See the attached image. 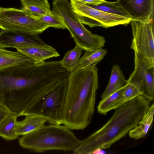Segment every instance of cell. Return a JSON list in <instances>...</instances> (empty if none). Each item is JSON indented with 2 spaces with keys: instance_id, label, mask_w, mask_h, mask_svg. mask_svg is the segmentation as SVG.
Returning a JSON list of instances; mask_svg holds the SVG:
<instances>
[{
  "instance_id": "6da1fadb",
  "label": "cell",
  "mask_w": 154,
  "mask_h": 154,
  "mask_svg": "<svg viewBox=\"0 0 154 154\" xmlns=\"http://www.w3.org/2000/svg\"><path fill=\"white\" fill-rule=\"evenodd\" d=\"M59 61L22 64L0 70V105L18 117L68 79Z\"/></svg>"
},
{
  "instance_id": "7a4b0ae2",
  "label": "cell",
  "mask_w": 154,
  "mask_h": 154,
  "mask_svg": "<svg viewBox=\"0 0 154 154\" xmlns=\"http://www.w3.org/2000/svg\"><path fill=\"white\" fill-rule=\"evenodd\" d=\"M98 86L96 66L78 67L70 73L63 125L76 130L88 126L94 114Z\"/></svg>"
},
{
  "instance_id": "3957f363",
  "label": "cell",
  "mask_w": 154,
  "mask_h": 154,
  "mask_svg": "<svg viewBox=\"0 0 154 154\" xmlns=\"http://www.w3.org/2000/svg\"><path fill=\"white\" fill-rule=\"evenodd\" d=\"M150 102L140 95L116 108L109 120L99 129L81 140L73 153L92 154L98 149L110 148L139 123L150 107Z\"/></svg>"
},
{
  "instance_id": "277c9868",
  "label": "cell",
  "mask_w": 154,
  "mask_h": 154,
  "mask_svg": "<svg viewBox=\"0 0 154 154\" xmlns=\"http://www.w3.org/2000/svg\"><path fill=\"white\" fill-rule=\"evenodd\" d=\"M81 140L63 125H44L19 139L22 147L37 152L50 150L72 152Z\"/></svg>"
},
{
  "instance_id": "5b68a950",
  "label": "cell",
  "mask_w": 154,
  "mask_h": 154,
  "mask_svg": "<svg viewBox=\"0 0 154 154\" xmlns=\"http://www.w3.org/2000/svg\"><path fill=\"white\" fill-rule=\"evenodd\" d=\"M51 13L59 17L69 32L76 45L85 51L102 48L106 41L101 35L94 34L81 23L68 0H53Z\"/></svg>"
},
{
  "instance_id": "8992f818",
  "label": "cell",
  "mask_w": 154,
  "mask_h": 154,
  "mask_svg": "<svg viewBox=\"0 0 154 154\" xmlns=\"http://www.w3.org/2000/svg\"><path fill=\"white\" fill-rule=\"evenodd\" d=\"M68 85V79L39 99L24 116H36L50 124L63 125Z\"/></svg>"
},
{
  "instance_id": "52a82bcc",
  "label": "cell",
  "mask_w": 154,
  "mask_h": 154,
  "mask_svg": "<svg viewBox=\"0 0 154 154\" xmlns=\"http://www.w3.org/2000/svg\"><path fill=\"white\" fill-rule=\"evenodd\" d=\"M50 26L24 10L0 7V29L38 35Z\"/></svg>"
},
{
  "instance_id": "ba28073f",
  "label": "cell",
  "mask_w": 154,
  "mask_h": 154,
  "mask_svg": "<svg viewBox=\"0 0 154 154\" xmlns=\"http://www.w3.org/2000/svg\"><path fill=\"white\" fill-rule=\"evenodd\" d=\"M133 38L131 46L134 57L143 61L149 67L154 66L153 21L145 23L131 20Z\"/></svg>"
},
{
  "instance_id": "9c48e42d",
  "label": "cell",
  "mask_w": 154,
  "mask_h": 154,
  "mask_svg": "<svg viewBox=\"0 0 154 154\" xmlns=\"http://www.w3.org/2000/svg\"><path fill=\"white\" fill-rule=\"evenodd\" d=\"M70 2L73 10L78 15L81 23L91 28L127 26L131 20L130 18L100 11L79 0H70Z\"/></svg>"
},
{
  "instance_id": "30bf717a",
  "label": "cell",
  "mask_w": 154,
  "mask_h": 154,
  "mask_svg": "<svg viewBox=\"0 0 154 154\" xmlns=\"http://www.w3.org/2000/svg\"><path fill=\"white\" fill-rule=\"evenodd\" d=\"M135 67L127 82L132 83L143 91L142 95L150 101L154 97V66L149 67L142 60L134 57Z\"/></svg>"
},
{
  "instance_id": "8fae6325",
  "label": "cell",
  "mask_w": 154,
  "mask_h": 154,
  "mask_svg": "<svg viewBox=\"0 0 154 154\" xmlns=\"http://www.w3.org/2000/svg\"><path fill=\"white\" fill-rule=\"evenodd\" d=\"M45 44L38 35L18 31L1 30L0 48H17L31 46H45Z\"/></svg>"
},
{
  "instance_id": "7c38bea8",
  "label": "cell",
  "mask_w": 154,
  "mask_h": 154,
  "mask_svg": "<svg viewBox=\"0 0 154 154\" xmlns=\"http://www.w3.org/2000/svg\"><path fill=\"white\" fill-rule=\"evenodd\" d=\"M119 6L131 20L148 23L153 21L154 0H117Z\"/></svg>"
},
{
  "instance_id": "4fadbf2b",
  "label": "cell",
  "mask_w": 154,
  "mask_h": 154,
  "mask_svg": "<svg viewBox=\"0 0 154 154\" xmlns=\"http://www.w3.org/2000/svg\"><path fill=\"white\" fill-rule=\"evenodd\" d=\"M17 51L22 52L30 57L35 63L45 61L49 58L57 57L60 54L52 47L31 46L17 48Z\"/></svg>"
},
{
  "instance_id": "5bb4252c",
  "label": "cell",
  "mask_w": 154,
  "mask_h": 154,
  "mask_svg": "<svg viewBox=\"0 0 154 154\" xmlns=\"http://www.w3.org/2000/svg\"><path fill=\"white\" fill-rule=\"evenodd\" d=\"M35 62L33 59L22 52L8 51L0 48V70L17 65Z\"/></svg>"
},
{
  "instance_id": "9a60e30c",
  "label": "cell",
  "mask_w": 154,
  "mask_h": 154,
  "mask_svg": "<svg viewBox=\"0 0 154 154\" xmlns=\"http://www.w3.org/2000/svg\"><path fill=\"white\" fill-rule=\"evenodd\" d=\"M154 112V104L153 103L139 123L129 132L130 137L138 139L146 135L153 121Z\"/></svg>"
},
{
  "instance_id": "2e32d148",
  "label": "cell",
  "mask_w": 154,
  "mask_h": 154,
  "mask_svg": "<svg viewBox=\"0 0 154 154\" xmlns=\"http://www.w3.org/2000/svg\"><path fill=\"white\" fill-rule=\"evenodd\" d=\"M44 119L34 115L26 116L25 119L16 123V131L17 135H24L36 130L46 122Z\"/></svg>"
},
{
  "instance_id": "e0dca14e",
  "label": "cell",
  "mask_w": 154,
  "mask_h": 154,
  "mask_svg": "<svg viewBox=\"0 0 154 154\" xmlns=\"http://www.w3.org/2000/svg\"><path fill=\"white\" fill-rule=\"evenodd\" d=\"M127 83V80L120 67L113 65L109 83L101 98L103 99L115 92Z\"/></svg>"
},
{
  "instance_id": "ac0fdd59",
  "label": "cell",
  "mask_w": 154,
  "mask_h": 154,
  "mask_svg": "<svg viewBox=\"0 0 154 154\" xmlns=\"http://www.w3.org/2000/svg\"><path fill=\"white\" fill-rule=\"evenodd\" d=\"M83 50L77 45L65 54L63 59L59 61L62 66L69 73L79 67L81 56Z\"/></svg>"
},
{
  "instance_id": "d6986e66",
  "label": "cell",
  "mask_w": 154,
  "mask_h": 154,
  "mask_svg": "<svg viewBox=\"0 0 154 154\" xmlns=\"http://www.w3.org/2000/svg\"><path fill=\"white\" fill-rule=\"evenodd\" d=\"M18 116L10 114L0 125V136L8 140L17 139L19 136L17 134L16 123Z\"/></svg>"
},
{
  "instance_id": "ffe728a7",
  "label": "cell",
  "mask_w": 154,
  "mask_h": 154,
  "mask_svg": "<svg viewBox=\"0 0 154 154\" xmlns=\"http://www.w3.org/2000/svg\"><path fill=\"white\" fill-rule=\"evenodd\" d=\"M107 50L102 48L91 51H86L84 55L80 58L79 67H85L96 66L105 57Z\"/></svg>"
},
{
  "instance_id": "44dd1931",
  "label": "cell",
  "mask_w": 154,
  "mask_h": 154,
  "mask_svg": "<svg viewBox=\"0 0 154 154\" xmlns=\"http://www.w3.org/2000/svg\"><path fill=\"white\" fill-rule=\"evenodd\" d=\"M142 94V91L138 87L132 83L127 82L121 96L112 107L111 110L115 109L126 102Z\"/></svg>"
},
{
  "instance_id": "7402d4cb",
  "label": "cell",
  "mask_w": 154,
  "mask_h": 154,
  "mask_svg": "<svg viewBox=\"0 0 154 154\" xmlns=\"http://www.w3.org/2000/svg\"><path fill=\"white\" fill-rule=\"evenodd\" d=\"M126 84L108 97L102 99L97 106V112L99 113L105 115L111 110L112 107L121 96Z\"/></svg>"
},
{
  "instance_id": "603a6c76",
  "label": "cell",
  "mask_w": 154,
  "mask_h": 154,
  "mask_svg": "<svg viewBox=\"0 0 154 154\" xmlns=\"http://www.w3.org/2000/svg\"><path fill=\"white\" fill-rule=\"evenodd\" d=\"M88 5L94 8L106 13L130 18L129 15L119 6L117 1L108 2L106 1L97 5Z\"/></svg>"
},
{
  "instance_id": "cb8c5ba5",
  "label": "cell",
  "mask_w": 154,
  "mask_h": 154,
  "mask_svg": "<svg viewBox=\"0 0 154 154\" xmlns=\"http://www.w3.org/2000/svg\"><path fill=\"white\" fill-rule=\"evenodd\" d=\"M38 20L49 25L50 27L65 29V26L57 15L51 13L37 18Z\"/></svg>"
},
{
  "instance_id": "d4e9b609",
  "label": "cell",
  "mask_w": 154,
  "mask_h": 154,
  "mask_svg": "<svg viewBox=\"0 0 154 154\" xmlns=\"http://www.w3.org/2000/svg\"><path fill=\"white\" fill-rule=\"evenodd\" d=\"M21 9L24 10L29 14L35 18L51 12L50 9L33 5L22 6Z\"/></svg>"
},
{
  "instance_id": "484cf974",
  "label": "cell",
  "mask_w": 154,
  "mask_h": 154,
  "mask_svg": "<svg viewBox=\"0 0 154 154\" xmlns=\"http://www.w3.org/2000/svg\"><path fill=\"white\" fill-rule=\"evenodd\" d=\"M22 6L28 5H37L50 9L47 0H20Z\"/></svg>"
},
{
  "instance_id": "4316f807",
  "label": "cell",
  "mask_w": 154,
  "mask_h": 154,
  "mask_svg": "<svg viewBox=\"0 0 154 154\" xmlns=\"http://www.w3.org/2000/svg\"><path fill=\"white\" fill-rule=\"evenodd\" d=\"M10 114L8 111L0 105V125Z\"/></svg>"
},
{
  "instance_id": "83f0119b",
  "label": "cell",
  "mask_w": 154,
  "mask_h": 154,
  "mask_svg": "<svg viewBox=\"0 0 154 154\" xmlns=\"http://www.w3.org/2000/svg\"><path fill=\"white\" fill-rule=\"evenodd\" d=\"M80 1L85 4L92 5H98L105 1L102 0H79Z\"/></svg>"
},
{
  "instance_id": "f1b7e54d",
  "label": "cell",
  "mask_w": 154,
  "mask_h": 154,
  "mask_svg": "<svg viewBox=\"0 0 154 154\" xmlns=\"http://www.w3.org/2000/svg\"><path fill=\"white\" fill-rule=\"evenodd\" d=\"M103 0V1H105V0Z\"/></svg>"
}]
</instances>
